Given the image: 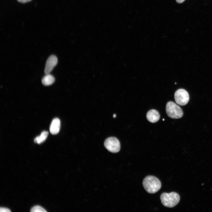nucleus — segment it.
<instances>
[{
	"instance_id": "39448f33",
	"label": "nucleus",
	"mask_w": 212,
	"mask_h": 212,
	"mask_svg": "<svg viewBox=\"0 0 212 212\" xmlns=\"http://www.w3.org/2000/svg\"><path fill=\"white\" fill-rule=\"evenodd\" d=\"M174 98L177 104L180 105L184 106L188 102L189 97L186 90L184 89H180L175 92Z\"/></svg>"
},
{
	"instance_id": "f8f14e48",
	"label": "nucleus",
	"mask_w": 212,
	"mask_h": 212,
	"mask_svg": "<svg viewBox=\"0 0 212 212\" xmlns=\"http://www.w3.org/2000/svg\"><path fill=\"white\" fill-rule=\"evenodd\" d=\"M0 212H11V211L10 210V209L8 208H4V207H1L0 208Z\"/></svg>"
},
{
	"instance_id": "4468645a",
	"label": "nucleus",
	"mask_w": 212,
	"mask_h": 212,
	"mask_svg": "<svg viewBox=\"0 0 212 212\" xmlns=\"http://www.w3.org/2000/svg\"><path fill=\"white\" fill-rule=\"evenodd\" d=\"M185 0H176V2L178 3H181L183 2Z\"/></svg>"
},
{
	"instance_id": "20e7f679",
	"label": "nucleus",
	"mask_w": 212,
	"mask_h": 212,
	"mask_svg": "<svg viewBox=\"0 0 212 212\" xmlns=\"http://www.w3.org/2000/svg\"><path fill=\"white\" fill-rule=\"evenodd\" d=\"M104 145L105 148L112 153H117L120 150V142L115 137H110L107 138L105 141Z\"/></svg>"
},
{
	"instance_id": "ddd939ff",
	"label": "nucleus",
	"mask_w": 212,
	"mask_h": 212,
	"mask_svg": "<svg viewBox=\"0 0 212 212\" xmlns=\"http://www.w3.org/2000/svg\"><path fill=\"white\" fill-rule=\"evenodd\" d=\"M19 2L22 3H25L31 1L32 0H17Z\"/></svg>"
},
{
	"instance_id": "1a4fd4ad",
	"label": "nucleus",
	"mask_w": 212,
	"mask_h": 212,
	"mask_svg": "<svg viewBox=\"0 0 212 212\" xmlns=\"http://www.w3.org/2000/svg\"><path fill=\"white\" fill-rule=\"evenodd\" d=\"M55 78L51 74H46L42 78V82L44 85L47 86L52 85L55 81Z\"/></svg>"
},
{
	"instance_id": "2eb2a0df",
	"label": "nucleus",
	"mask_w": 212,
	"mask_h": 212,
	"mask_svg": "<svg viewBox=\"0 0 212 212\" xmlns=\"http://www.w3.org/2000/svg\"><path fill=\"white\" fill-rule=\"evenodd\" d=\"M116 117V114H114L113 115V117L114 118H115V117Z\"/></svg>"
},
{
	"instance_id": "f257e3e1",
	"label": "nucleus",
	"mask_w": 212,
	"mask_h": 212,
	"mask_svg": "<svg viewBox=\"0 0 212 212\" xmlns=\"http://www.w3.org/2000/svg\"><path fill=\"white\" fill-rule=\"evenodd\" d=\"M143 185L146 191L151 194L158 192L161 187V183L159 179L152 175L145 177L143 181Z\"/></svg>"
},
{
	"instance_id": "0eeeda50",
	"label": "nucleus",
	"mask_w": 212,
	"mask_h": 212,
	"mask_svg": "<svg viewBox=\"0 0 212 212\" xmlns=\"http://www.w3.org/2000/svg\"><path fill=\"white\" fill-rule=\"evenodd\" d=\"M60 127V120L57 118H55L53 120L50 125V132L52 135L57 134L59 132Z\"/></svg>"
},
{
	"instance_id": "9b49d317",
	"label": "nucleus",
	"mask_w": 212,
	"mask_h": 212,
	"mask_svg": "<svg viewBox=\"0 0 212 212\" xmlns=\"http://www.w3.org/2000/svg\"><path fill=\"white\" fill-rule=\"evenodd\" d=\"M30 211L32 212H46L47 211L39 206H36L32 207Z\"/></svg>"
},
{
	"instance_id": "9d476101",
	"label": "nucleus",
	"mask_w": 212,
	"mask_h": 212,
	"mask_svg": "<svg viewBox=\"0 0 212 212\" xmlns=\"http://www.w3.org/2000/svg\"><path fill=\"white\" fill-rule=\"evenodd\" d=\"M49 134L48 132L46 131H42L40 135L35 138L34 140V142L38 144H40L45 141L47 137Z\"/></svg>"
},
{
	"instance_id": "f03ea898",
	"label": "nucleus",
	"mask_w": 212,
	"mask_h": 212,
	"mask_svg": "<svg viewBox=\"0 0 212 212\" xmlns=\"http://www.w3.org/2000/svg\"><path fill=\"white\" fill-rule=\"evenodd\" d=\"M160 199L162 203L164 206L172 208L178 203L180 197L178 194L175 192L169 193H163L161 195Z\"/></svg>"
},
{
	"instance_id": "7ed1b4c3",
	"label": "nucleus",
	"mask_w": 212,
	"mask_h": 212,
	"mask_svg": "<svg viewBox=\"0 0 212 212\" xmlns=\"http://www.w3.org/2000/svg\"><path fill=\"white\" fill-rule=\"evenodd\" d=\"M166 111L167 115L173 119L180 118L183 115V112L181 108L172 101L167 103Z\"/></svg>"
},
{
	"instance_id": "6e6552de",
	"label": "nucleus",
	"mask_w": 212,
	"mask_h": 212,
	"mask_svg": "<svg viewBox=\"0 0 212 212\" xmlns=\"http://www.w3.org/2000/svg\"><path fill=\"white\" fill-rule=\"evenodd\" d=\"M146 118L149 122L155 123L159 120L160 118V115L157 111L154 109H152L147 113Z\"/></svg>"
},
{
	"instance_id": "423d86ee",
	"label": "nucleus",
	"mask_w": 212,
	"mask_h": 212,
	"mask_svg": "<svg viewBox=\"0 0 212 212\" xmlns=\"http://www.w3.org/2000/svg\"><path fill=\"white\" fill-rule=\"evenodd\" d=\"M58 60L54 55L50 56L47 59L45 66L44 72L45 74H49L57 64Z\"/></svg>"
}]
</instances>
